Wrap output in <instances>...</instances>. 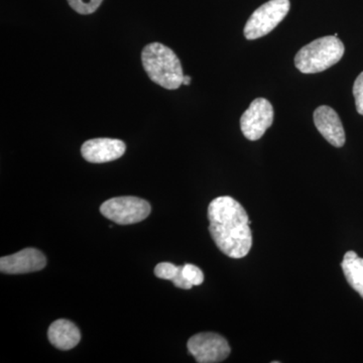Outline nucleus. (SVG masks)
<instances>
[{
  "mask_svg": "<svg viewBox=\"0 0 363 363\" xmlns=\"http://www.w3.org/2000/svg\"><path fill=\"white\" fill-rule=\"evenodd\" d=\"M183 274L193 286H200L204 281V274L194 264H187L183 266Z\"/></svg>",
  "mask_w": 363,
  "mask_h": 363,
  "instance_id": "nucleus-15",
  "label": "nucleus"
},
{
  "mask_svg": "<svg viewBox=\"0 0 363 363\" xmlns=\"http://www.w3.org/2000/svg\"><path fill=\"white\" fill-rule=\"evenodd\" d=\"M69 6L80 14H91L97 11L104 0H67Z\"/></svg>",
  "mask_w": 363,
  "mask_h": 363,
  "instance_id": "nucleus-13",
  "label": "nucleus"
},
{
  "mask_svg": "<svg viewBox=\"0 0 363 363\" xmlns=\"http://www.w3.org/2000/svg\"><path fill=\"white\" fill-rule=\"evenodd\" d=\"M209 231L215 245L227 257L242 259L252 247V233L245 208L230 196H221L208 207Z\"/></svg>",
  "mask_w": 363,
  "mask_h": 363,
  "instance_id": "nucleus-1",
  "label": "nucleus"
},
{
  "mask_svg": "<svg viewBox=\"0 0 363 363\" xmlns=\"http://www.w3.org/2000/svg\"><path fill=\"white\" fill-rule=\"evenodd\" d=\"M125 143L114 138H93L83 143L81 154L86 161L104 164L116 161L125 152Z\"/></svg>",
  "mask_w": 363,
  "mask_h": 363,
  "instance_id": "nucleus-9",
  "label": "nucleus"
},
{
  "mask_svg": "<svg viewBox=\"0 0 363 363\" xmlns=\"http://www.w3.org/2000/svg\"><path fill=\"white\" fill-rule=\"evenodd\" d=\"M341 267L347 283L363 298V259L350 250L344 255Z\"/></svg>",
  "mask_w": 363,
  "mask_h": 363,
  "instance_id": "nucleus-12",
  "label": "nucleus"
},
{
  "mask_svg": "<svg viewBox=\"0 0 363 363\" xmlns=\"http://www.w3.org/2000/svg\"><path fill=\"white\" fill-rule=\"evenodd\" d=\"M345 48L336 35H327L313 40L298 52L295 65L304 74L320 73L342 59Z\"/></svg>",
  "mask_w": 363,
  "mask_h": 363,
  "instance_id": "nucleus-3",
  "label": "nucleus"
},
{
  "mask_svg": "<svg viewBox=\"0 0 363 363\" xmlns=\"http://www.w3.org/2000/svg\"><path fill=\"white\" fill-rule=\"evenodd\" d=\"M353 95L355 98V106L360 116H363V72L358 75L353 85Z\"/></svg>",
  "mask_w": 363,
  "mask_h": 363,
  "instance_id": "nucleus-16",
  "label": "nucleus"
},
{
  "mask_svg": "<svg viewBox=\"0 0 363 363\" xmlns=\"http://www.w3.org/2000/svg\"><path fill=\"white\" fill-rule=\"evenodd\" d=\"M152 211L150 203L142 198L126 196L107 200L100 206V212L109 220L121 225L138 223Z\"/></svg>",
  "mask_w": 363,
  "mask_h": 363,
  "instance_id": "nucleus-5",
  "label": "nucleus"
},
{
  "mask_svg": "<svg viewBox=\"0 0 363 363\" xmlns=\"http://www.w3.org/2000/svg\"><path fill=\"white\" fill-rule=\"evenodd\" d=\"M187 346L189 352L199 363L221 362L231 352L226 339L213 332L196 334L189 339Z\"/></svg>",
  "mask_w": 363,
  "mask_h": 363,
  "instance_id": "nucleus-6",
  "label": "nucleus"
},
{
  "mask_svg": "<svg viewBox=\"0 0 363 363\" xmlns=\"http://www.w3.org/2000/svg\"><path fill=\"white\" fill-rule=\"evenodd\" d=\"M274 123V107L269 100L257 98L240 118V128L247 140H259Z\"/></svg>",
  "mask_w": 363,
  "mask_h": 363,
  "instance_id": "nucleus-7",
  "label": "nucleus"
},
{
  "mask_svg": "<svg viewBox=\"0 0 363 363\" xmlns=\"http://www.w3.org/2000/svg\"><path fill=\"white\" fill-rule=\"evenodd\" d=\"M47 266L44 253L35 248H25L14 255L0 259V272L7 274L39 272Z\"/></svg>",
  "mask_w": 363,
  "mask_h": 363,
  "instance_id": "nucleus-8",
  "label": "nucleus"
},
{
  "mask_svg": "<svg viewBox=\"0 0 363 363\" xmlns=\"http://www.w3.org/2000/svg\"><path fill=\"white\" fill-rule=\"evenodd\" d=\"M48 337L52 346L61 350H70L78 345L81 333L73 322L59 319L50 326Z\"/></svg>",
  "mask_w": 363,
  "mask_h": 363,
  "instance_id": "nucleus-11",
  "label": "nucleus"
},
{
  "mask_svg": "<svg viewBox=\"0 0 363 363\" xmlns=\"http://www.w3.org/2000/svg\"><path fill=\"white\" fill-rule=\"evenodd\" d=\"M314 123L318 131L333 147H342L345 143V131L337 112L330 106H319L314 112Z\"/></svg>",
  "mask_w": 363,
  "mask_h": 363,
  "instance_id": "nucleus-10",
  "label": "nucleus"
},
{
  "mask_svg": "<svg viewBox=\"0 0 363 363\" xmlns=\"http://www.w3.org/2000/svg\"><path fill=\"white\" fill-rule=\"evenodd\" d=\"M182 269H183V266L177 267L171 262H161L155 269V274L157 278L173 281L178 276Z\"/></svg>",
  "mask_w": 363,
  "mask_h": 363,
  "instance_id": "nucleus-14",
  "label": "nucleus"
},
{
  "mask_svg": "<svg viewBox=\"0 0 363 363\" xmlns=\"http://www.w3.org/2000/svg\"><path fill=\"white\" fill-rule=\"evenodd\" d=\"M191 77L190 76H184L183 85H190Z\"/></svg>",
  "mask_w": 363,
  "mask_h": 363,
  "instance_id": "nucleus-17",
  "label": "nucleus"
},
{
  "mask_svg": "<svg viewBox=\"0 0 363 363\" xmlns=\"http://www.w3.org/2000/svg\"><path fill=\"white\" fill-rule=\"evenodd\" d=\"M143 68L150 80L168 90H176L183 84L182 64L175 52L167 45L152 43L145 45L142 54Z\"/></svg>",
  "mask_w": 363,
  "mask_h": 363,
  "instance_id": "nucleus-2",
  "label": "nucleus"
},
{
  "mask_svg": "<svg viewBox=\"0 0 363 363\" xmlns=\"http://www.w3.org/2000/svg\"><path fill=\"white\" fill-rule=\"evenodd\" d=\"M290 0H269L255 11L245 26V37L257 40L274 30L290 11Z\"/></svg>",
  "mask_w": 363,
  "mask_h": 363,
  "instance_id": "nucleus-4",
  "label": "nucleus"
}]
</instances>
